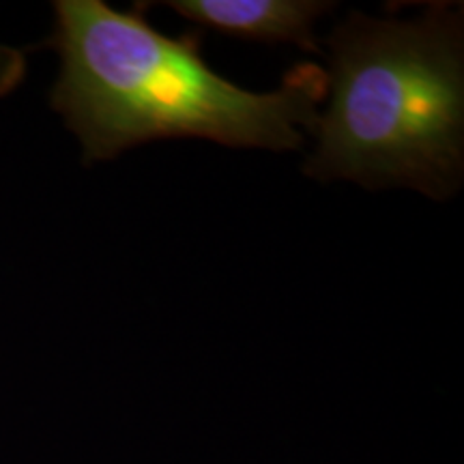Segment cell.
<instances>
[{
  "instance_id": "cell-1",
  "label": "cell",
  "mask_w": 464,
  "mask_h": 464,
  "mask_svg": "<svg viewBox=\"0 0 464 464\" xmlns=\"http://www.w3.org/2000/svg\"><path fill=\"white\" fill-rule=\"evenodd\" d=\"M45 45L61 58L50 106L78 138L84 164L161 138L297 150L327 97V72L314 63L290 69L280 89L246 91L207 65L198 34L168 37L140 7L116 11L102 0L54 3Z\"/></svg>"
},
{
  "instance_id": "cell-2",
  "label": "cell",
  "mask_w": 464,
  "mask_h": 464,
  "mask_svg": "<svg viewBox=\"0 0 464 464\" xmlns=\"http://www.w3.org/2000/svg\"><path fill=\"white\" fill-rule=\"evenodd\" d=\"M327 58V106L304 174L451 198L464 179L462 9L434 3L413 20L351 11Z\"/></svg>"
},
{
  "instance_id": "cell-3",
  "label": "cell",
  "mask_w": 464,
  "mask_h": 464,
  "mask_svg": "<svg viewBox=\"0 0 464 464\" xmlns=\"http://www.w3.org/2000/svg\"><path fill=\"white\" fill-rule=\"evenodd\" d=\"M166 7L213 31L323 54L316 22L334 9L321 0H172Z\"/></svg>"
},
{
  "instance_id": "cell-4",
  "label": "cell",
  "mask_w": 464,
  "mask_h": 464,
  "mask_svg": "<svg viewBox=\"0 0 464 464\" xmlns=\"http://www.w3.org/2000/svg\"><path fill=\"white\" fill-rule=\"evenodd\" d=\"M28 73L26 52L0 42V100L11 95L24 82Z\"/></svg>"
}]
</instances>
